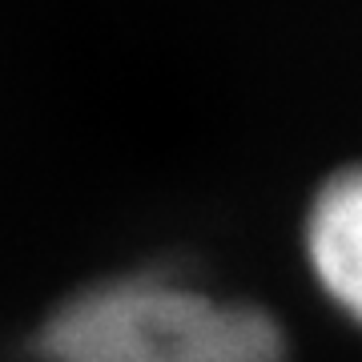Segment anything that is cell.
<instances>
[{
    "label": "cell",
    "mask_w": 362,
    "mask_h": 362,
    "mask_svg": "<svg viewBox=\"0 0 362 362\" xmlns=\"http://www.w3.org/2000/svg\"><path fill=\"white\" fill-rule=\"evenodd\" d=\"M45 362H282L270 314L161 278H117L40 326Z\"/></svg>",
    "instance_id": "obj_1"
},
{
    "label": "cell",
    "mask_w": 362,
    "mask_h": 362,
    "mask_svg": "<svg viewBox=\"0 0 362 362\" xmlns=\"http://www.w3.org/2000/svg\"><path fill=\"white\" fill-rule=\"evenodd\" d=\"M306 258L326 298L362 322V165L318 189L306 218Z\"/></svg>",
    "instance_id": "obj_2"
}]
</instances>
